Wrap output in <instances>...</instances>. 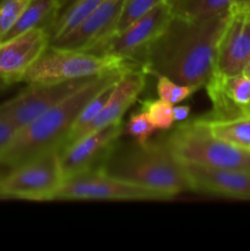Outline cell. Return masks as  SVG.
I'll use <instances>...</instances> for the list:
<instances>
[{
  "mask_svg": "<svg viewBox=\"0 0 250 251\" xmlns=\"http://www.w3.org/2000/svg\"><path fill=\"white\" fill-rule=\"evenodd\" d=\"M100 171L122 180L153 189L171 199L191 191L185 164L163 137L146 142H115Z\"/></svg>",
  "mask_w": 250,
  "mask_h": 251,
  "instance_id": "obj_3",
  "label": "cell"
},
{
  "mask_svg": "<svg viewBox=\"0 0 250 251\" xmlns=\"http://www.w3.org/2000/svg\"><path fill=\"white\" fill-rule=\"evenodd\" d=\"M154 131H156V127L152 125L146 113L142 109L132 113L126 124L124 125L125 135L132 137L134 141L140 145H145L146 142H149Z\"/></svg>",
  "mask_w": 250,
  "mask_h": 251,
  "instance_id": "obj_24",
  "label": "cell"
},
{
  "mask_svg": "<svg viewBox=\"0 0 250 251\" xmlns=\"http://www.w3.org/2000/svg\"><path fill=\"white\" fill-rule=\"evenodd\" d=\"M134 68L141 66L120 56L100 55L86 50L49 46L27 71L22 82L51 83L83 80Z\"/></svg>",
  "mask_w": 250,
  "mask_h": 251,
  "instance_id": "obj_5",
  "label": "cell"
},
{
  "mask_svg": "<svg viewBox=\"0 0 250 251\" xmlns=\"http://www.w3.org/2000/svg\"><path fill=\"white\" fill-rule=\"evenodd\" d=\"M90 78L51 83H27L21 92L0 104V115L14 125L16 130L22 129L63 102Z\"/></svg>",
  "mask_w": 250,
  "mask_h": 251,
  "instance_id": "obj_9",
  "label": "cell"
},
{
  "mask_svg": "<svg viewBox=\"0 0 250 251\" xmlns=\"http://www.w3.org/2000/svg\"><path fill=\"white\" fill-rule=\"evenodd\" d=\"M249 117H250V105H249Z\"/></svg>",
  "mask_w": 250,
  "mask_h": 251,
  "instance_id": "obj_33",
  "label": "cell"
},
{
  "mask_svg": "<svg viewBox=\"0 0 250 251\" xmlns=\"http://www.w3.org/2000/svg\"><path fill=\"white\" fill-rule=\"evenodd\" d=\"M6 87H9V85H7L6 82H4V81H2V80H0V91L5 90V88H6Z\"/></svg>",
  "mask_w": 250,
  "mask_h": 251,
  "instance_id": "obj_31",
  "label": "cell"
},
{
  "mask_svg": "<svg viewBox=\"0 0 250 251\" xmlns=\"http://www.w3.org/2000/svg\"><path fill=\"white\" fill-rule=\"evenodd\" d=\"M126 0H103L97 9L74 31L51 42L60 48L90 50L93 46L112 36L117 29Z\"/></svg>",
  "mask_w": 250,
  "mask_h": 251,
  "instance_id": "obj_14",
  "label": "cell"
},
{
  "mask_svg": "<svg viewBox=\"0 0 250 251\" xmlns=\"http://www.w3.org/2000/svg\"><path fill=\"white\" fill-rule=\"evenodd\" d=\"M163 139L183 163L250 173V150L215 137L200 118L180 123Z\"/></svg>",
  "mask_w": 250,
  "mask_h": 251,
  "instance_id": "obj_4",
  "label": "cell"
},
{
  "mask_svg": "<svg viewBox=\"0 0 250 251\" xmlns=\"http://www.w3.org/2000/svg\"><path fill=\"white\" fill-rule=\"evenodd\" d=\"M16 127L12 124H10L5 118H2L0 115V152L11 141V139L16 134Z\"/></svg>",
  "mask_w": 250,
  "mask_h": 251,
  "instance_id": "obj_27",
  "label": "cell"
},
{
  "mask_svg": "<svg viewBox=\"0 0 250 251\" xmlns=\"http://www.w3.org/2000/svg\"><path fill=\"white\" fill-rule=\"evenodd\" d=\"M50 46L43 27L28 29L0 43V80L11 86L22 82L27 71Z\"/></svg>",
  "mask_w": 250,
  "mask_h": 251,
  "instance_id": "obj_12",
  "label": "cell"
},
{
  "mask_svg": "<svg viewBox=\"0 0 250 251\" xmlns=\"http://www.w3.org/2000/svg\"><path fill=\"white\" fill-rule=\"evenodd\" d=\"M60 7V0H31L4 41L36 27H43L49 32Z\"/></svg>",
  "mask_w": 250,
  "mask_h": 251,
  "instance_id": "obj_17",
  "label": "cell"
},
{
  "mask_svg": "<svg viewBox=\"0 0 250 251\" xmlns=\"http://www.w3.org/2000/svg\"><path fill=\"white\" fill-rule=\"evenodd\" d=\"M31 0H0V43L5 39Z\"/></svg>",
  "mask_w": 250,
  "mask_h": 251,
  "instance_id": "obj_25",
  "label": "cell"
},
{
  "mask_svg": "<svg viewBox=\"0 0 250 251\" xmlns=\"http://www.w3.org/2000/svg\"><path fill=\"white\" fill-rule=\"evenodd\" d=\"M200 88L193 85H181L166 76L157 77V93L158 98L166 100L169 104H179L188 100Z\"/></svg>",
  "mask_w": 250,
  "mask_h": 251,
  "instance_id": "obj_23",
  "label": "cell"
},
{
  "mask_svg": "<svg viewBox=\"0 0 250 251\" xmlns=\"http://www.w3.org/2000/svg\"><path fill=\"white\" fill-rule=\"evenodd\" d=\"M248 149H249V150H250V146H249V147H248Z\"/></svg>",
  "mask_w": 250,
  "mask_h": 251,
  "instance_id": "obj_35",
  "label": "cell"
},
{
  "mask_svg": "<svg viewBox=\"0 0 250 251\" xmlns=\"http://www.w3.org/2000/svg\"><path fill=\"white\" fill-rule=\"evenodd\" d=\"M141 104V109L146 113L156 130H169L173 127L175 123L173 117V105L161 98L146 100Z\"/></svg>",
  "mask_w": 250,
  "mask_h": 251,
  "instance_id": "obj_22",
  "label": "cell"
},
{
  "mask_svg": "<svg viewBox=\"0 0 250 251\" xmlns=\"http://www.w3.org/2000/svg\"><path fill=\"white\" fill-rule=\"evenodd\" d=\"M238 5H240V6L245 7V9H249L250 10V0H237Z\"/></svg>",
  "mask_w": 250,
  "mask_h": 251,
  "instance_id": "obj_29",
  "label": "cell"
},
{
  "mask_svg": "<svg viewBox=\"0 0 250 251\" xmlns=\"http://www.w3.org/2000/svg\"><path fill=\"white\" fill-rule=\"evenodd\" d=\"M126 70L91 77L63 102L17 130L11 141L0 152V167L9 169L47 152L60 150L81 109L102 88L117 82Z\"/></svg>",
  "mask_w": 250,
  "mask_h": 251,
  "instance_id": "obj_2",
  "label": "cell"
},
{
  "mask_svg": "<svg viewBox=\"0 0 250 251\" xmlns=\"http://www.w3.org/2000/svg\"><path fill=\"white\" fill-rule=\"evenodd\" d=\"M173 16L171 4L168 1L161 2L124 29L103 39L86 51L120 56L140 65L145 49L166 29Z\"/></svg>",
  "mask_w": 250,
  "mask_h": 251,
  "instance_id": "obj_8",
  "label": "cell"
},
{
  "mask_svg": "<svg viewBox=\"0 0 250 251\" xmlns=\"http://www.w3.org/2000/svg\"><path fill=\"white\" fill-rule=\"evenodd\" d=\"M200 120L217 139L244 149L250 146V117L232 120H217L200 117Z\"/></svg>",
  "mask_w": 250,
  "mask_h": 251,
  "instance_id": "obj_20",
  "label": "cell"
},
{
  "mask_svg": "<svg viewBox=\"0 0 250 251\" xmlns=\"http://www.w3.org/2000/svg\"><path fill=\"white\" fill-rule=\"evenodd\" d=\"M68 1H70V0H64V1H63V5H65L66 2H68ZM63 5H61V6H63ZM60 9H61V7H60Z\"/></svg>",
  "mask_w": 250,
  "mask_h": 251,
  "instance_id": "obj_32",
  "label": "cell"
},
{
  "mask_svg": "<svg viewBox=\"0 0 250 251\" xmlns=\"http://www.w3.org/2000/svg\"><path fill=\"white\" fill-rule=\"evenodd\" d=\"M163 1H168V0H126L122 17H120V21L114 33L124 29L125 27L132 24L135 20L141 17L142 15H145L147 11H150V10L153 9L154 6H157V5Z\"/></svg>",
  "mask_w": 250,
  "mask_h": 251,
  "instance_id": "obj_26",
  "label": "cell"
},
{
  "mask_svg": "<svg viewBox=\"0 0 250 251\" xmlns=\"http://www.w3.org/2000/svg\"><path fill=\"white\" fill-rule=\"evenodd\" d=\"M250 61V10L233 4L216 51L215 71L242 75Z\"/></svg>",
  "mask_w": 250,
  "mask_h": 251,
  "instance_id": "obj_11",
  "label": "cell"
},
{
  "mask_svg": "<svg viewBox=\"0 0 250 251\" xmlns=\"http://www.w3.org/2000/svg\"><path fill=\"white\" fill-rule=\"evenodd\" d=\"M191 108L189 105L185 104H179V105H173V117L174 122L175 123H183L185 120L189 119L190 117Z\"/></svg>",
  "mask_w": 250,
  "mask_h": 251,
  "instance_id": "obj_28",
  "label": "cell"
},
{
  "mask_svg": "<svg viewBox=\"0 0 250 251\" xmlns=\"http://www.w3.org/2000/svg\"><path fill=\"white\" fill-rule=\"evenodd\" d=\"M237 0H168L174 16L184 17L191 21L225 17Z\"/></svg>",
  "mask_w": 250,
  "mask_h": 251,
  "instance_id": "obj_18",
  "label": "cell"
},
{
  "mask_svg": "<svg viewBox=\"0 0 250 251\" xmlns=\"http://www.w3.org/2000/svg\"><path fill=\"white\" fill-rule=\"evenodd\" d=\"M227 16L191 21L173 16L140 60L147 75L166 76L181 85L205 87L215 73L217 44Z\"/></svg>",
  "mask_w": 250,
  "mask_h": 251,
  "instance_id": "obj_1",
  "label": "cell"
},
{
  "mask_svg": "<svg viewBox=\"0 0 250 251\" xmlns=\"http://www.w3.org/2000/svg\"><path fill=\"white\" fill-rule=\"evenodd\" d=\"M63 181L59 150H54L1 174L0 199L53 201Z\"/></svg>",
  "mask_w": 250,
  "mask_h": 251,
  "instance_id": "obj_6",
  "label": "cell"
},
{
  "mask_svg": "<svg viewBox=\"0 0 250 251\" xmlns=\"http://www.w3.org/2000/svg\"><path fill=\"white\" fill-rule=\"evenodd\" d=\"M115 83L117 82L110 83V85L105 86L104 88H102V90H100V92L95 96V97L91 98V100H88L87 104H86L85 107L81 109L80 114H78V117L76 118V120H75V123H74L73 127H71L70 132H69L68 136H66V139H65V141H64L63 147L68 146V145L73 144V142H75L76 140L80 139L81 135H82V132H83V130H85L86 127H87L88 125L93 122V120H95V118L97 117L100 112H102V109L104 108V105L107 104L108 100H109L110 95H112V91H113V88H114ZM63 147H61V149H63Z\"/></svg>",
  "mask_w": 250,
  "mask_h": 251,
  "instance_id": "obj_21",
  "label": "cell"
},
{
  "mask_svg": "<svg viewBox=\"0 0 250 251\" xmlns=\"http://www.w3.org/2000/svg\"><path fill=\"white\" fill-rule=\"evenodd\" d=\"M55 200L152 201L171 200V198L161 191L122 180L100 169H95L64 179L54 196L53 201Z\"/></svg>",
  "mask_w": 250,
  "mask_h": 251,
  "instance_id": "obj_7",
  "label": "cell"
},
{
  "mask_svg": "<svg viewBox=\"0 0 250 251\" xmlns=\"http://www.w3.org/2000/svg\"><path fill=\"white\" fill-rule=\"evenodd\" d=\"M63 1H64V0H60V2H61V5H63Z\"/></svg>",
  "mask_w": 250,
  "mask_h": 251,
  "instance_id": "obj_34",
  "label": "cell"
},
{
  "mask_svg": "<svg viewBox=\"0 0 250 251\" xmlns=\"http://www.w3.org/2000/svg\"><path fill=\"white\" fill-rule=\"evenodd\" d=\"M206 91L212 103V112L205 117L217 120H232L249 117L250 77L213 73Z\"/></svg>",
  "mask_w": 250,
  "mask_h": 251,
  "instance_id": "obj_13",
  "label": "cell"
},
{
  "mask_svg": "<svg viewBox=\"0 0 250 251\" xmlns=\"http://www.w3.org/2000/svg\"><path fill=\"white\" fill-rule=\"evenodd\" d=\"M124 134V124L108 125L59 150L64 179L82 172L100 169L115 142Z\"/></svg>",
  "mask_w": 250,
  "mask_h": 251,
  "instance_id": "obj_10",
  "label": "cell"
},
{
  "mask_svg": "<svg viewBox=\"0 0 250 251\" xmlns=\"http://www.w3.org/2000/svg\"><path fill=\"white\" fill-rule=\"evenodd\" d=\"M243 74H244V75H247L248 77H250V61H249V63H248V65L245 66V69H244V71H243Z\"/></svg>",
  "mask_w": 250,
  "mask_h": 251,
  "instance_id": "obj_30",
  "label": "cell"
},
{
  "mask_svg": "<svg viewBox=\"0 0 250 251\" xmlns=\"http://www.w3.org/2000/svg\"><path fill=\"white\" fill-rule=\"evenodd\" d=\"M102 1L103 0H70L63 5L55 21L49 28L50 43L74 31Z\"/></svg>",
  "mask_w": 250,
  "mask_h": 251,
  "instance_id": "obj_19",
  "label": "cell"
},
{
  "mask_svg": "<svg viewBox=\"0 0 250 251\" xmlns=\"http://www.w3.org/2000/svg\"><path fill=\"white\" fill-rule=\"evenodd\" d=\"M184 164L191 191L250 201V173Z\"/></svg>",
  "mask_w": 250,
  "mask_h": 251,
  "instance_id": "obj_15",
  "label": "cell"
},
{
  "mask_svg": "<svg viewBox=\"0 0 250 251\" xmlns=\"http://www.w3.org/2000/svg\"><path fill=\"white\" fill-rule=\"evenodd\" d=\"M146 76L147 74L141 68L125 71L115 83L107 104L95 120L83 130L81 137L108 125L122 123L125 112L131 107L137 96L146 86Z\"/></svg>",
  "mask_w": 250,
  "mask_h": 251,
  "instance_id": "obj_16",
  "label": "cell"
}]
</instances>
